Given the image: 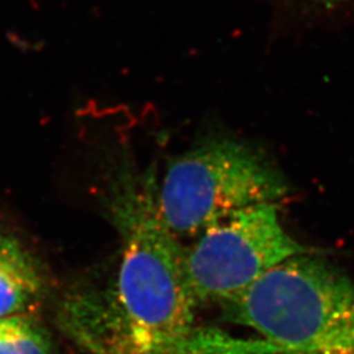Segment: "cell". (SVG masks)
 Masks as SVG:
<instances>
[{"label":"cell","instance_id":"cell-6","mask_svg":"<svg viewBox=\"0 0 354 354\" xmlns=\"http://www.w3.org/2000/svg\"><path fill=\"white\" fill-rule=\"evenodd\" d=\"M0 354H55L49 330L36 314L0 319Z\"/></svg>","mask_w":354,"mask_h":354},{"label":"cell","instance_id":"cell-1","mask_svg":"<svg viewBox=\"0 0 354 354\" xmlns=\"http://www.w3.org/2000/svg\"><path fill=\"white\" fill-rule=\"evenodd\" d=\"M105 205L122 248L104 282L82 281L59 306L66 335L88 354H201L194 327L200 306L187 248L159 214L153 168L140 171L127 151L115 160Z\"/></svg>","mask_w":354,"mask_h":354},{"label":"cell","instance_id":"cell-5","mask_svg":"<svg viewBox=\"0 0 354 354\" xmlns=\"http://www.w3.org/2000/svg\"><path fill=\"white\" fill-rule=\"evenodd\" d=\"M46 294L41 261L11 231L0 227V319L36 314Z\"/></svg>","mask_w":354,"mask_h":354},{"label":"cell","instance_id":"cell-7","mask_svg":"<svg viewBox=\"0 0 354 354\" xmlns=\"http://www.w3.org/2000/svg\"><path fill=\"white\" fill-rule=\"evenodd\" d=\"M314 4H319V6H326V7H336L340 6L344 3H349V1H354V0H306Z\"/></svg>","mask_w":354,"mask_h":354},{"label":"cell","instance_id":"cell-2","mask_svg":"<svg viewBox=\"0 0 354 354\" xmlns=\"http://www.w3.org/2000/svg\"><path fill=\"white\" fill-rule=\"evenodd\" d=\"M223 307L261 354H354V281L314 251L272 268Z\"/></svg>","mask_w":354,"mask_h":354},{"label":"cell","instance_id":"cell-3","mask_svg":"<svg viewBox=\"0 0 354 354\" xmlns=\"http://www.w3.org/2000/svg\"><path fill=\"white\" fill-rule=\"evenodd\" d=\"M289 184L272 160L228 137L203 140L167 165L156 201L165 226L177 238H197L241 209L276 203Z\"/></svg>","mask_w":354,"mask_h":354},{"label":"cell","instance_id":"cell-4","mask_svg":"<svg viewBox=\"0 0 354 354\" xmlns=\"http://www.w3.org/2000/svg\"><path fill=\"white\" fill-rule=\"evenodd\" d=\"M285 230L276 203L241 209L206 228L187 250L190 285L198 304H223L282 261L313 252Z\"/></svg>","mask_w":354,"mask_h":354}]
</instances>
